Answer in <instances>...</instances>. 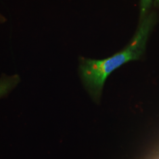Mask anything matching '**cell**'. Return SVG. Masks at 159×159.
Listing matches in <instances>:
<instances>
[{
    "label": "cell",
    "mask_w": 159,
    "mask_h": 159,
    "mask_svg": "<svg viewBox=\"0 0 159 159\" xmlns=\"http://www.w3.org/2000/svg\"><path fill=\"white\" fill-rule=\"evenodd\" d=\"M153 23L152 18L143 21L129 44L111 57L100 60L81 58L80 72L85 85L92 91L98 93L114 71L125 63L140 58L145 50Z\"/></svg>",
    "instance_id": "1"
},
{
    "label": "cell",
    "mask_w": 159,
    "mask_h": 159,
    "mask_svg": "<svg viewBox=\"0 0 159 159\" xmlns=\"http://www.w3.org/2000/svg\"><path fill=\"white\" fill-rule=\"evenodd\" d=\"M19 78L17 75L4 79L0 81V97L7 93L17 84Z\"/></svg>",
    "instance_id": "2"
},
{
    "label": "cell",
    "mask_w": 159,
    "mask_h": 159,
    "mask_svg": "<svg viewBox=\"0 0 159 159\" xmlns=\"http://www.w3.org/2000/svg\"><path fill=\"white\" fill-rule=\"evenodd\" d=\"M152 0H141V13L143 16L151 4Z\"/></svg>",
    "instance_id": "3"
},
{
    "label": "cell",
    "mask_w": 159,
    "mask_h": 159,
    "mask_svg": "<svg viewBox=\"0 0 159 159\" xmlns=\"http://www.w3.org/2000/svg\"></svg>",
    "instance_id": "4"
}]
</instances>
